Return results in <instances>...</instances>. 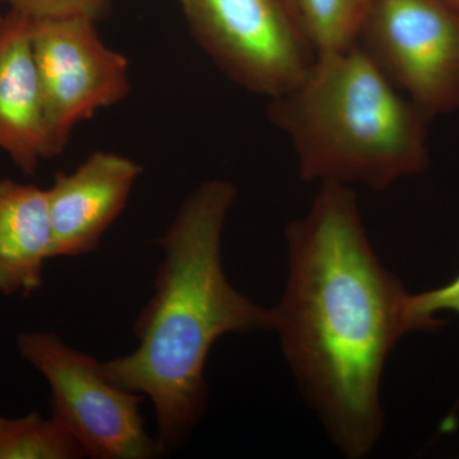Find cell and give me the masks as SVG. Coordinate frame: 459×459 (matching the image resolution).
I'll list each match as a JSON object with an SVG mask.
<instances>
[{
    "label": "cell",
    "mask_w": 459,
    "mask_h": 459,
    "mask_svg": "<svg viewBox=\"0 0 459 459\" xmlns=\"http://www.w3.org/2000/svg\"><path fill=\"white\" fill-rule=\"evenodd\" d=\"M12 11L39 18L81 16L99 21L110 9L113 0H5Z\"/></svg>",
    "instance_id": "obj_14"
},
{
    "label": "cell",
    "mask_w": 459,
    "mask_h": 459,
    "mask_svg": "<svg viewBox=\"0 0 459 459\" xmlns=\"http://www.w3.org/2000/svg\"><path fill=\"white\" fill-rule=\"evenodd\" d=\"M21 355L50 386L53 419L95 459H150L161 455L159 440L144 429V395L108 382L101 362L77 351L54 333L18 338Z\"/></svg>",
    "instance_id": "obj_4"
},
{
    "label": "cell",
    "mask_w": 459,
    "mask_h": 459,
    "mask_svg": "<svg viewBox=\"0 0 459 459\" xmlns=\"http://www.w3.org/2000/svg\"><path fill=\"white\" fill-rule=\"evenodd\" d=\"M142 171L131 157L96 151L75 170L56 174L47 189L54 258L95 252L128 204Z\"/></svg>",
    "instance_id": "obj_8"
},
{
    "label": "cell",
    "mask_w": 459,
    "mask_h": 459,
    "mask_svg": "<svg viewBox=\"0 0 459 459\" xmlns=\"http://www.w3.org/2000/svg\"><path fill=\"white\" fill-rule=\"evenodd\" d=\"M91 18H31L33 56L57 155L78 124L131 92L129 63L100 38Z\"/></svg>",
    "instance_id": "obj_7"
},
{
    "label": "cell",
    "mask_w": 459,
    "mask_h": 459,
    "mask_svg": "<svg viewBox=\"0 0 459 459\" xmlns=\"http://www.w3.org/2000/svg\"><path fill=\"white\" fill-rule=\"evenodd\" d=\"M53 255L47 189L0 180V292L31 295Z\"/></svg>",
    "instance_id": "obj_10"
},
{
    "label": "cell",
    "mask_w": 459,
    "mask_h": 459,
    "mask_svg": "<svg viewBox=\"0 0 459 459\" xmlns=\"http://www.w3.org/2000/svg\"><path fill=\"white\" fill-rule=\"evenodd\" d=\"M199 47L241 87L279 98L304 80L312 45L281 0H180Z\"/></svg>",
    "instance_id": "obj_5"
},
{
    "label": "cell",
    "mask_w": 459,
    "mask_h": 459,
    "mask_svg": "<svg viewBox=\"0 0 459 459\" xmlns=\"http://www.w3.org/2000/svg\"><path fill=\"white\" fill-rule=\"evenodd\" d=\"M0 151L25 174L59 156L33 56L31 18L0 17Z\"/></svg>",
    "instance_id": "obj_9"
},
{
    "label": "cell",
    "mask_w": 459,
    "mask_h": 459,
    "mask_svg": "<svg viewBox=\"0 0 459 459\" xmlns=\"http://www.w3.org/2000/svg\"><path fill=\"white\" fill-rule=\"evenodd\" d=\"M289 273L271 331L287 365L344 457L369 455L383 431V371L415 332L410 292L374 252L349 186L320 183L286 229Z\"/></svg>",
    "instance_id": "obj_1"
},
{
    "label": "cell",
    "mask_w": 459,
    "mask_h": 459,
    "mask_svg": "<svg viewBox=\"0 0 459 459\" xmlns=\"http://www.w3.org/2000/svg\"><path fill=\"white\" fill-rule=\"evenodd\" d=\"M442 312L459 316V273L437 289L410 295L409 313L415 332H433L442 328L444 320L437 316Z\"/></svg>",
    "instance_id": "obj_13"
},
{
    "label": "cell",
    "mask_w": 459,
    "mask_h": 459,
    "mask_svg": "<svg viewBox=\"0 0 459 459\" xmlns=\"http://www.w3.org/2000/svg\"><path fill=\"white\" fill-rule=\"evenodd\" d=\"M237 197L234 184L211 179L184 199L159 240L164 258L135 323L137 349L101 362L108 382L152 401L162 451L204 418L213 344L226 334L271 331V307L238 291L223 271V229Z\"/></svg>",
    "instance_id": "obj_2"
},
{
    "label": "cell",
    "mask_w": 459,
    "mask_h": 459,
    "mask_svg": "<svg viewBox=\"0 0 459 459\" xmlns=\"http://www.w3.org/2000/svg\"><path fill=\"white\" fill-rule=\"evenodd\" d=\"M86 457L74 437L53 418L38 413L0 418V459H78Z\"/></svg>",
    "instance_id": "obj_12"
},
{
    "label": "cell",
    "mask_w": 459,
    "mask_h": 459,
    "mask_svg": "<svg viewBox=\"0 0 459 459\" xmlns=\"http://www.w3.org/2000/svg\"><path fill=\"white\" fill-rule=\"evenodd\" d=\"M268 117L294 148L305 181L385 190L429 165L430 117L402 95L356 42L316 56Z\"/></svg>",
    "instance_id": "obj_3"
},
{
    "label": "cell",
    "mask_w": 459,
    "mask_h": 459,
    "mask_svg": "<svg viewBox=\"0 0 459 459\" xmlns=\"http://www.w3.org/2000/svg\"><path fill=\"white\" fill-rule=\"evenodd\" d=\"M374 0H295L299 23L316 56L360 40Z\"/></svg>",
    "instance_id": "obj_11"
},
{
    "label": "cell",
    "mask_w": 459,
    "mask_h": 459,
    "mask_svg": "<svg viewBox=\"0 0 459 459\" xmlns=\"http://www.w3.org/2000/svg\"><path fill=\"white\" fill-rule=\"evenodd\" d=\"M360 45L429 117L459 108V11L443 0H374Z\"/></svg>",
    "instance_id": "obj_6"
},
{
    "label": "cell",
    "mask_w": 459,
    "mask_h": 459,
    "mask_svg": "<svg viewBox=\"0 0 459 459\" xmlns=\"http://www.w3.org/2000/svg\"><path fill=\"white\" fill-rule=\"evenodd\" d=\"M2 2H5V0H0V3H2Z\"/></svg>",
    "instance_id": "obj_17"
},
{
    "label": "cell",
    "mask_w": 459,
    "mask_h": 459,
    "mask_svg": "<svg viewBox=\"0 0 459 459\" xmlns=\"http://www.w3.org/2000/svg\"><path fill=\"white\" fill-rule=\"evenodd\" d=\"M283 4L286 5L287 9L291 12L292 16L298 20V16H296V9H295V0H281ZM299 21V20H298Z\"/></svg>",
    "instance_id": "obj_15"
},
{
    "label": "cell",
    "mask_w": 459,
    "mask_h": 459,
    "mask_svg": "<svg viewBox=\"0 0 459 459\" xmlns=\"http://www.w3.org/2000/svg\"><path fill=\"white\" fill-rule=\"evenodd\" d=\"M443 2L459 11V0H443Z\"/></svg>",
    "instance_id": "obj_16"
}]
</instances>
